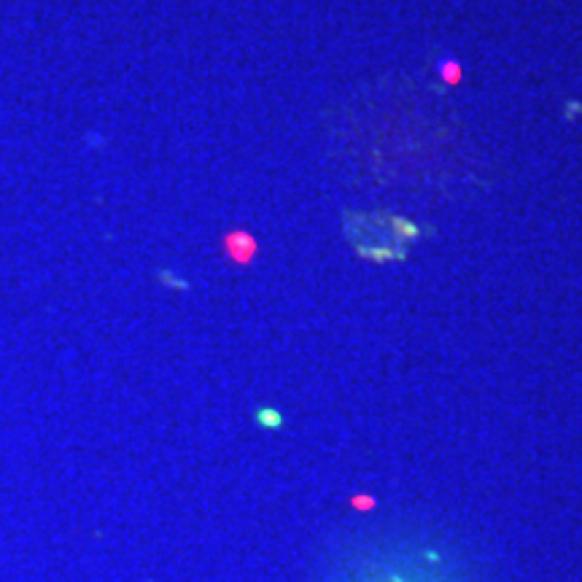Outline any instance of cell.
Segmentation results:
<instances>
[{
	"label": "cell",
	"mask_w": 582,
	"mask_h": 582,
	"mask_svg": "<svg viewBox=\"0 0 582 582\" xmlns=\"http://www.w3.org/2000/svg\"><path fill=\"white\" fill-rule=\"evenodd\" d=\"M440 73L448 84H458V81H461V65L445 60V63H440Z\"/></svg>",
	"instance_id": "obj_2"
},
{
	"label": "cell",
	"mask_w": 582,
	"mask_h": 582,
	"mask_svg": "<svg viewBox=\"0 0 582 582\" xmlns=\"http://www.w3.org/2000/svg\"><path fill=\"white\" fill-rule=\"evenodd\" d=\"M224 246H227V254L235 259V262H248V259L254 257V251H257V243L251 240V235L248 232H232L227 235V240H224Z\"/></svg>",
	"instance_id": "obj_1"
}]
</instances>
